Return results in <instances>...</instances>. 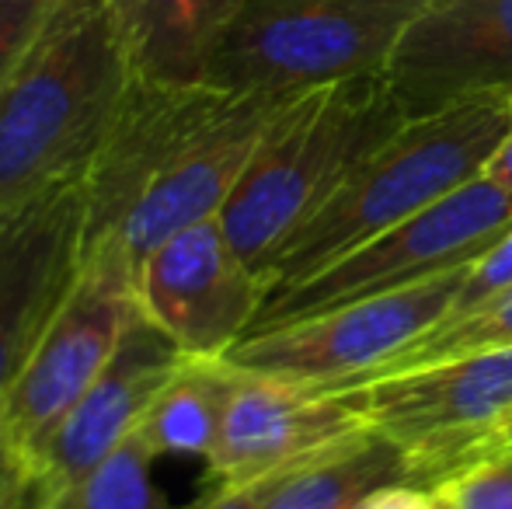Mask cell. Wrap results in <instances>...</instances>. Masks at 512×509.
<instances>
[{
    "instance_id": "cell-12",
    "label": "cell",
    "mask_w": 512,
    "mask_h": 509,
    "mask_svg": "<svg viewBox=\"0 0 512 509\" xmlns=\"http://www.w3.org/2000/svg\"><path fill=\"white\" fill-rule=\"evenodd\" d=\"M363 429L370 426L345 394L237 370L206 468L220 489H262Z\"/></svg>"
},
{
    "instance_id": "cell-4",
    "label": "cell",
    "mask_w": 512,
    "mask_h": 509,
    "mask_svg": "<svg viewBox=\"0 0 512 509\" xmlns=\"http://www.w3.org/2000/svg\"><path fill=\"white\" fill-rule=\"evenodd\" d=\"M405 123L384 77L293 95L265 129L220 224L262 276L265 262L338 189L377 143Z\"/></svg>"
},
{
    "instance_id": "cell-1",
    "label": "cell",
    "mask_w": 512,
    "mask_h": 509,
    "mask_svg": "<svg viewBox=\"0 0 512 509\" xmlns=\"http://www.w3.org/2000/svg\"><path fill=\"white\" fill-rule=\"evenodd\" d=\"M290 98L136 77L84 175L91 252L122 255L136 272L168 238L220 217Z\"/></svg>"
},
{
    "instance_id": "cell-10",
    "label": "cell",
    "mask_w": 512,
    "mask_h": 509,
    "mask_svg": "<svg viewBox=\"0 0 512 509\" xmlns=\"http://www.w3.org/2000/svg\"><path fill=\"white\" fill-rule=\"evenodd\" d=\"M265 279L230 245L220 217L185 227L136 265V300L192 360H223L251 332Z\"/></svg>"
},
{
    "instance_id": "cell-8",
    "label": "cell",
    "mask_w": 512,
    "mask_h": 509,
    "mask_svg": "<svg viewBox=\"0 0 512 509\" xmlns=\"http://www.w3.org/2000/svg\"><path fill=\"white\" fill-rule=\"evenodd\" d=\"M136 318L140 300L133 265L105 248L91 252L81 279L0 398L7 436L25 461L98 381Z\"/></svg>"
},
{
    "instance_id": "cell-28",
    "label": "cell",
    "mask_w": 512,
    "mask_h": 509,
    "mask_svg": "<svg viewBox=\"0 0 512 509\" xmlns=\"http://www.w3.org/2000/svg\"><path fill=\"white\" fill-rule=\"evenodd\" d=\"M14 509H39V492H35V485H28V492L21 496V503Z\"/></svg>"
},
{
    "instance_id": "cell-26",
    "label": "cell",
    "mask_w": 512,
    "mask_h": 509,
    "mask_svg": "<svg viewBox=\"0 0 512 509\" xmlns=\"http://www.w3.org/2000/svg\"><path fill=\"white\" fill-rule=\"evenodd\" d=\"M192 509H258V489H220L216 485L203 503Z\"/></svg>"
},
{
    "instance_id": "cell-5",
    "label": "cell",
    "mask_w": 512,
    "mask_h": 509,
    "mask_svg": "<svg viewBox=\"0 0 512 509\" xmlns=\"http://www.w3.org/2000/svg\"><path fill=\"white\" fill-rule=\"evenodd\" d=\"M432 0H244L203 84L234 95H304L384 77L394 46Z\"/></svg>"
},
{
    "instance_id": "cell-22",
    "label": "cell",
    "mask_w": 512,
    "mask_h": 509,
    "mask_svg": "<svg viewBox=\"0 0 512 509\" xmlns=\"http://www.w3.org/2000/svg\"><path fill=\"white\" fill-rule=\"evenodd\" d=\"M53 7L56 0H0V84L25 60Z\"/></svg>"
},
{
    "instance_id": "cell-16",
    "label": "cell",
    "mask_w": 512,
    "mask_h": 509,
    "mask_svg": "<svg viewBox=\"0 0 512 509\" xmlns=\"http://www.w3.org/2000/svg\"><path fill=\"white\" fill-rule=\"evenodd\" d=\"M415 482L405 450L363 429L258 489V509H356L384 485Z\"/></svg>"
},
{
    "instance_id": "cell-3",
    "label": "cell",
    "mask_w": 512,
    "mask_h": 509,
    "mask_svg": "<svg viewBox=\"0 0 512 509\" xmlns=\"http://www.w3.org/2000/svg\"><path fill=\"white\" fill-rule=\"evenodd\" d=\"M509 129L512 95L467 98L405 119L265 262L262 279L269 293L304 283L324 265L481 178Z\"/></svg>"
},
{
    "instance_id": "cell-6",
    "label": "cell",
    "mask_w": 512,
    "mask_h": 509,
    "mask_svg": "<svg viewBox=\"0 0 512 509\" xmlns=\"http://www.w3.org/2000/svg\"><path fill=\"white\" fill-rule=\"evenodd\" d=\"M509 227L512 196L492 178L481 175L464 189L432 203L429 210L415 213L405 224L377 234L356 252L324 265L304 283L269 293L248 335L331 311V307L356 304V300L401 293L408 286L464 269Z\"/></svg>"
},
{
    "instance_id": "cell-17",
    "label": "cell",
    "mask_w": 512,
    "mask_h": 509,
    "mask_svg": "<svg viewBox=\"0 0 512 509\" xmlns=\"http://www.w3.org/2000/svg\"><path fill=\"white\" fill-rule=\"evenodd\" d=\"M237 370L227 360H189L150 405L136 436L154 457L213 461Z\"/></svg>"
},
{
    "instance_id": "cell-14",
    "label": "cell",
    "mask_w": 512,
    "mask_h": 509,
    "mask_svg": "<svg viewBox=\"0 0 512 509\" xmlns=\"http://www.w3.org/2000/svg\"><path fill=\"white\" fill-rule=\"evenodd\" d=\"M154 321L140 318L126 332L122 346L98 374V381L84 391V398L60 419V426L46 436L39 450L25 461L35 492L53 496L67 485L105 464L126 440H133L150 405L175 381L178 370L189 363Z\"/></svg>"
},
{
    "instance_id": "cell-19",
    "label": "cell",
    "mask_w": 512,
    "mask_h": 509,
    "mask_svg": "<svg viewBox=\"0 0 512 509\" xmlns=\"http://www.w3.org/2000/svg\"><path fill=\"white\" fill-rule=\"evenodd\" d=\"M502 349H512V290L499 293V297L485 300V304L471 307L464 314L443 318L432 332H425L422 339L411 342L405 353H398L373 377L418 370V367H429V363L464 360V356L502 353Z\"/></svg>"
},
{
    "instance_id": "cell-29",
    "label": "cell",
    "mask_w": 512,
    "mask_h": 509,
    "mask_svg": "<svg viewBox=\"0 0 512 509\" xmlns=\"http://www.w3.org/2000/svg\"><path fill=\"white\" fill-rule=\"evenodd\" d=\"M432 509H457V506H453L439 489H432Z\"/></svg>"
},
{
    "instance_id": "cell-11",
    "label": "cell",
    "mask_w": 512,
    "mask_h": 509,
    "mask_svg": "<svg viewBox=\"0 0 512 509\" xmlns=\"http://www.w3.org/2000/svg\"><path fill=\"white\" fill-rule=\"evenodd\" d=\"M84 258V182L0 210V398L81 279Z\"/></svg>"
},
{
    "instance_id": "cell-21",
    "label": "cell",
    "mask_w": 512,
    "mask_h": 509,
    "mask_svg": "<svg viewBox=\"0 0 512 509\" xmlns=\"http://www.w3.org/2000/svg\"><path fill=\"white\" fill-rule=\"evenodd\" d=\"M506 290H512V227L467 265L464 283H460V293H457V300H453L450 314H464ZM450 314H446V318H450Z\"/></svg>"
},
{
    "instance_id": "cell-18",
    "label": "cell",
    "mask_w": 512,
    "mask_h": 509,
    "mask_svg": "<svg viewBox=\"0 0 512 509\" xmlns=\"http://www.w3.org/2000/svg\"><path fill=\"white\" fill-rule=\"evenodd\" d=\"M154 461L147 443L133 436L81 482L42 496L39 509H175L157 489Z\"/></svg>"
},
{
    "instance_id": "cell-25",
    "label": "cell",
    "mask_w": 512,
    "mask_h": 509,
    "mask_svg": "<svg viewBox=\"0 0 512 509\" xmlns=\"http://www.w3.org/2000/svg\"><path fill=\"white\" fill-rule=\"evenodd\" d=\"M356 509H432V489L415 482L384 485V489L370 492Z\"/></svg>"
},
{
    "instance_id": "cell-24",
    "label": "cell",
    "mask_w": 512,
    "mask_h": 509,
    "mask_svg": "<svg viewBox=\"0 0 512 509\" xmlns=\"http://www.w3.org/2000/svg\"><path fill=\"white\" fill-rule=\"evenodd\" d=\"M506 450H512V412L499 422V426L492 429V433H485L478 443H471V447H467L464 454H460L457 461L450 464V471L443 475V482H446V478L457 475V471L471 468V464L488 461V457H495V454H506ZM443 482H439V485H443ZM439 485H436V489H439Z\"/></svg>"
},
{
    "instance_id": "cell-27",
    "label": "cell",
    "mask_w": 512,
    "mask_h": 509,
    "mask_svg": "<svg viewBox=\"0 0 512 509\" xmlns=\"http://www.w3.org/2000/svg\"><path fill=\"white\" fill-rule=\"evenodd\" d=\"M485 178H492L495 185H502V189L512 196V129H509L506 140H502V147L495 150V157L488 161Z\"/></svg>"
},
{
    "instance_id": "cell-13",
    "label": "cell",
    "mask_w": 512,
    "mask_h": 509,
    "mask_svg": "<svg viewBox=\"0 0 512 509\" xmlns=\"http://www.w3.org/2000/svg\"><path fill=\"white\" fill-rule=\"evenodd\" d=\"M405 119L481 95H512V0H432L384 70Z\"/></svg>"
},
{
    "instance_id": "cell-23",
    "label": "cell",
    "mask_w": 512,
    "mask_h": 509,
    "mask_svg": "<svg viewBox=\"0 0 512 509\" xmlns=\"http://www.w3.org/2000/svg\"><path fill=\"white\" fill-rule=\"evenodd\" d=\"M32 478H28L25 457L18 454V447L11 443L4 426V415H0V509H14L21 503V496L28 492Z\"/></svg>"
},
{
    "instance_id": "cell-15",
    "label": "cell",
    "mask_w": 512,
    "mask_h": 509,
    "mask_svg": "<svg viewBox=\"0 0 512 509\" xmlns=\"http://www.w3.org/2000/svg\"><path fill=\"white\" fill-rule=\"evenodd\" d=\"M140 81L203 84L216 42L244 0H105Z\"/></svg>"
},
{
    "instance_id": "cell-20",
    "label": "cell",
    "mask_w": 512,
    "mask_h": 509,
    "mask_svg": "<svg viewBox=\"0 0 512 509\" xmlns=\"http://www.w3.org/2000/svg\"><path fill=\"white\" fill-rule=\"evenodd\" d=\"M439 492L457 509H512V450L457 471Z\"/></svg>"
},
{
    "instance_id": "cell-9",
    "label": "cell",
    "mask_w": 512,
    "mask_h": 509,
    "mask_svg": "<svg viewBox=\"0 0 512 509\" xmlns=\"http://www.w3.org/2000/svg\"><path fill=\"white\" fill-rule=\"evenodd\" d=\"M328 391L345 394L373 433L405 450L415 485L436 489L450 464L512 412V349Z\"/></svg>"
},
{
    "instance_id": "cell-2",
    "label": "cell",
    "mask_w": 512,
    "mask_h": 509,
    "mask_svg": "<svg viewBox=\"0 0 512 509\" xmlns=\"http://www.w3.org/2000/svg\"><path fill=\"white\" fill-rule=\"evenodd\" d=\"M133 84L105 0H56L0 84V210L84 182Z\"/></svg>"
},
{
    "instance_id": "cell-7",
    "label": "cell",
    "mask_w": 512,
    "mask_h": 509,
    "mask_svg": "<svg viewBox=\"0 0 512 509\" xmlns=\"http://www.w3.org/2000/svg\"><path fill=\"white\" fill-rule=\"evenodd\" d=\"M464 272L467 265L401 293L356 300L244 335L223 360L241 374L310 387H349L370 381L380 367H387L394 356L405 353L411 342L432 332L450 314Z\"/></svg>"
}]
</instances>
